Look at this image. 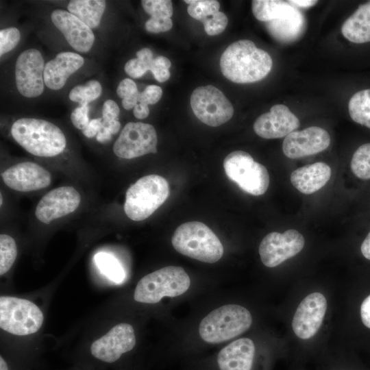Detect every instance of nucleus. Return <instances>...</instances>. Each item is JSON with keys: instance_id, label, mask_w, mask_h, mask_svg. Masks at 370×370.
<instances>
[{"instance_id": "1", "label": "nucleus", "mask_w": 370, "mask_h": 370, "mask_svg": "<svg viewBox=\"0 0 370 370\" xmlns=\"http://www.w3.org/2000/svg\"><path fill=\"white\" fill-rule=\"evenodd\" d=\"M273 61L269 54L249 40H237L224 51L220 59L223 75L238 84L252 83L264 78Z\"/></svg>"}, {"instance_id": "2", "label": "nucleus", "mask_w": 370, "mask_h": 370, "mask_svg": "<svg viewBox=\"0 0 370 370\" xmlns=\"http://www.w3.org/2000/svg\"><path fill=\"white\" fill-rule=\"evenodd\" d=\"M13 138L27 151L40 157L62 153L66 145L62 131L53 123L34 118H21L12 125Z\"/></svg>"}, {"instance_id": "3", "label": "nucleus", "mask_w": 370, "mask_h": 370, "mask_svg": "<svg viewBox=\"0 0 370 370\" xmlns=\"http://www.w3.org/2000/svg\"><path fill=\"white\" fill-rule=\"evenodd\" d=\"M172 245L180 254L207 263L219 261L223 247L217 235L204 223L190 221L180 225L171 238Z\"/></svg>"}, {"instance_id": "4", "label": "nucleus", "mask_w": 370, "mask_h": 370, "mask_svg": "<svg viewBox=\"0 0 370 370\" xmlns=\"http://www.w3.org/2000/svg\"><path fill=\"white\" fill-rule=\"evenodd\" d=\"M169 193V185L164 177L156 174L145 175L127 189L124 212L132 221L145 220L164 203Z\"/></svg>"}, {"instance_id": "5", "label": "nucleus", "mask_w": 370, "mask_h": 370, "mask_svg": "<svg viewBox=\"0 0 370 370\" xmlns=\"http://www.w3.org/2000/svg\"><path fill=\"white\" fill-rule=\"evenodd\" d=\"M252 323L250 312L242 306L229 304L210 312L199 327L201 338L206 343H221L247 330Z\"/></svg>"}, {"instance_id": "6", "label": "nucleus", "mask_w": 370, "mask_h": 370, "mask_svg": "<svg viewBox=\"0 0 370 370\" xmlns=\"http://www.w3.org/2000/svg\"><path fill=\"white\" fill-rule=\"evenodd\" d=\"M190 285V278L182 267L168 266L142 278L136 286L134 298L138 302L156 304L164 297L182 295Z\"/></svg>"}, {"instance_id": "7", "label": "nucleus", "mask_w": 370, "mask_h": 370, "mask_svg": "<svg viewBox=\"0 0 370 370\" xmlns=\"http://www.w3.org/2000/svg\"><path fill=\"white\" fill-rule=\"evenodd\" d=\"M226 175L245 192L254 196L263 195L269 185L267 168L255 162L244 151H234L223 160Z\"/></svg>"}, {"instance_id": "8", "label": "nucleus", "mask_w": 370, "mask_h": 370, "mask_svg": "<svg viewBox=\"0 0 370 370\" xmlns=\"http://www.w3.org/2000/svg\"><path fill=\"white\" fill-rule=\"evenodd\" d=\"M43 314L33 302L14 297H0V327L15 335L36 332L43 322Z\"/></svg>"}, {"instance_id": "9", "label": "nucleus", "mask_w": 370, "mask_h": 370, "mask_svg": "<svg viewBox=\"0 0 370 370\" xmlns=\"http://www.w3.org/2000/svg\"><path fill=\"white\" fill-rule=\"evenodd\" d=\"M190 103L194 114L209 126H219L228 121L234 114L230 101L219 89L212 85L195 88Z\"/></svg>"}, {"instance_id": "10", "label": "nucleus", "mask_w": 370, "mask_h": 370, "mask_svg": "<svg viewBox=\"0 0 370 370\" xmlns=\"http://www.w3.org/2000/svg\"><path fill=\"white\" fill-rule=\"evenodd\" d=\"M157 143L153 126L142 122H130L124 126L112 149L117 157L132 159L156 153Z\"/></svg>"}, {"instance_id": "11", "label": "nucleus", "mask_w": 370, "mask_h": 370, "mask_svg": "<svg viewBox=\"0 0 370 370\" xmlns=\"http://www.w3.org/2000/svg\"><path fill=\"white\" fill-rule=\"evenodd\" d=\"M305 240L297 230L290 229L284 233L267 234L259 246L262 262L267 267H275L289 259L304 248Z\"/></svg>"}, {"instance_id": "12", "label": "nucleus", "mask_w": 370, "mask_h": 370, "mask_svg": "<svg viewBox=\"0 0 370 370\" xmlns=\"http://www.w3.org/2000/svg\"><path fill=\"white\" fill-rule=\"evenodd\" d=\"M44 59L36 49L23 51L15 65V79L18 92L28 98L40 95L44 90Z\"/></svg>"}, {"instance_id": "13", "label": "nucleus", "mask_w": 370, "mask_h": 370, "mask_svg": "<svg viewBox=\"0 0 370 370\" xmlns=\"http://www.w3.org/2000/svg\"><path fill=\"white\" fill-rule=\"evenodd\" d=\"M136 345L133 327L126 323L114 326L90 346L91 355L105 363L117 362L125 354L130 352Z\"/></svg>"}, {"instance_id": "14", "label": "nucleus", "mask_w": 370, "mask_h": 370, "mask_svg": "<svg viewBox=\"0 0 370 370\" xmlns=\"http://www.w3.org/2000/svg\"><path fill=\"white\" fill-rule=\"evenodd\" d=\"M81 197L73 186L54 188L44 195L35 210V216L40 222L51 221L68 215L79 206Z\"/></svg>"}, {"instance_id": "15", "label": "nucleus", "mask_w": 370, "mask_h": 370, "mask_svg": "<svg viewBox=\"0 0 370 370\" xmlns=\"http://www.w3.org/2000/svg\"><path fill=\"white\" fill-rule=\"evenodd\" d=\"M327 310V301L320 293L307 295L299 304L294 314L292 328L301 339L312 337L320 328Z\"/></svg>"}, {"instance_id": "16", "label": "nucleus", "mask_w": 370, "mask_h": 370, "mask_svg": "<svg viewBox=\"0 0 370 370\" xmlns=\"http://www.w3.org/2000/svg\"><path fill=\"white\" fill-rule=\"evenodd\" d=\"M330 143L328 132L319 127L312 126L301 131H294L284 138V154L291 159L320 153Z\"/></svg>"}, {"instance_id": "17", "label": "nucleus", "mask_w": 370, "mask_h": 370, "mask_svg": "<svg viewBox=\"0 0 370 370\" xmlns=\"http://www.w3.org/2000/svg\"><path fill=\"white\" fill-rule=\"evenodd\" d=\"M5 184L20 192H30L45 188L51 181V173L39 164L32 162L16 164L1 173Z\"/></svg>"}, {"instance_id": "18", "label": "nucleus", "mask_w": 370, "mask_h": 370, "mask_svg": "<svg viewBox=\"0 0 370 370\" xmlns=\"http://www.w3.org/2000/svg\"><path fill=\"white\" fill-rule=\"evenodd\" d=\"M300 125L298 118L283 104L273 106L270 111L258 116L254 123V130L266 139L286 137Z\"/></svg>"}, {"instance_id": "19", "label": "nucleus", "mask_w": 370, "mask_h": 370, "mask_svg": "<svg viewBox=\"0 0 370 370\" xmlns=\"http://www.w3.org/2000/svg\"><path fill=\"white\" fill-rule=\"evenodd\" d=\"M51 18L75 50L81 53L90 50L95 41V35L91 28L80 19L61 9L53 10Z\"/></svg>"}, {"instance_id": "20", "label": "nucleus", "mask_w": 370, "mask_h": 370, "mask_svg": "<svg viewBox=\"0 0 370 370\" xmlns=\"http://www.w3.org/2000/svg\"><path fill=\"white\" fill-rule=\"evenodd\" d=\"M256 354L254 341L248 338L234 341L218 353V370H252Z\"/></svg>"}, {"instance_id": "21", "label": "nucleus", "mask_w": 370, "mask_h": 370, "mask_svg": "<svg viewBox=\"0 0 370 370\" xmlns=\"http://www.w3.org/2000/svg\"><path fill=\"white\" fill-rule=\"evenodd\" d=\"M84 60L79 54L65 51L59 53L55 58L45 64V85L54 90L61 89L68 78L84 64Z\"/></svg>"}, {"instance_id": "22", "label": "nucleus", "mask_w": 370, "mask_h": 370, "mask_svg": "<svg viewBox=\"0 0 370 370\" xmlns=\"http://www.w3.org/2000/svg\"><path fill=\"white\" fill-rule=\"evenodd\" d=\"M269 34L277 41L288 44L299 40L306 31V20L298 8L293 5L282 18L265 23Z\"/></svg>"}, {"instance_id": "23", "label": "nucleus", "mask_w": 370, "mask_h": 370, "mask_svg": "<svg viewBox=\"0 0 370 370\" xmlns=\"http://www.w3.org/2000/svg\"><path fill=\"white\" fill-rule=\"evenodd\" d=\"M331 173L330 166L318 162L295 169L292 172L290 180L299 192L310 195L323 187L329 181Z\"/></svg>"}, {"instance_id": "24", "label": "nucleus", "mask_w": 370, "mask_h": 370, "mask_svg": "<svg viewBox=\"0 0 370 370\" xmlns=\"http://www.w3.org/2000/svg\"><path fill=\"white\" fill-rule=\"evenodd\" d=\"M343 36L354 43L370 42V1L360 4L343 23Z\"/></svg>"}, {"instance_id": "25", "label": "nucleus", "mask_w": 370, "mask_h": 370, "mask_svg": "<svg viewBox=\"0 0 370 370\" xmlns=\"http://www.w3.org/2000/svg\"><path fill=\"white\" fill-rule=\"evenodd\" d=\"M106 6L103 0H72L67 9L89 27L95 28L100 23Z\"/></svg>"}, {"instance_id": "26", "label": "nucleus", "mask_w": 370, "mask_h": 370, "mask_svg": "<svg viewBox=\"0 0 370 370\" xmlns=\"http://www.w3.org/2000/svg\"><path fill=\"white\" fill-rule=\"evenodd\" d=\"M288 1L279 0H254L251 1L252 12L256 19L269 22L282 18L293 8Z\"/></svg>"}, {"instance_id": "27", "label": "nucleus", "mask_w": 370, "mask_h": 370, "mask_svg": "<svg viewBox=\"0 0 370 370\" xmlns=\"http://www.w3.org/2000/svg\"><path fill=\"white\" fill-rule=\"evenodd\" d=\"M348 109L354 122L370 129V89L356 92L349 101Z\"/></svg>"}, {"instance_id": "28", "label": "nucleus", "mask_w": 370, "mask_h": 370, "mask_svg": "<svg viewBox=\"0 0 370 370\" xmlns=\"http://www.w3.org/2000/svg\"><path fill=\"white\" fill-rule=\"evenodd\" d=\"M95 261L100 271L110 280L117 284L123 282L125 272L114 256L106 252H99L95 256Z\"/></svg>"}, {"instance_id": "29", "label": "nucleus", "mask_w": 370, "mask_h": 370, "mask_svg": "<svg viewBox=\"0 0 370 370\" xmlns=\"http://www.w3.org/2000/svg\"><path fill=\"white\" fill-rule=\"evenodd\" d=\"M101 93V84L96 80H90L83 85L74 86L71 90L69 97L71 101L84 106L97 99Z\"/></svg>"}, {"instance_id": "30", "label": "nucleus", "mask_w": 370, "mask_h": 370, "mask_svg": "<svg viewBox=\"0 0 370 370\" xmlns=\"http://www.w3.org/2000/svg\"><path fill=\"white\" fill-rule=\"evenodd\" d=\"M136 58L128 60L124 66L125 73L132 78L142 77L150 68L153 60V53L149 48H143L136 53Z\"/></svg>"}, {"instance_id": "31", "label": "nucleus", "mask_w": 370, "mask_h": 370, "mask_svg": "<svg viewBox=\"0 0 370 370\" xmlns=\"http://www.w3.org/2000/svg\"><path fill=\"white\" fill-rule=\"evenodd\" d=\"M351 169L357 177L362 180L370 179V143L360 145L354 153Z\"/></svg>"}, {"instance_id": "32", "label": "nucleus", "mask_w": 370, "mask_h": 370, "mask_svg": "<svg viewBox=\"0 0 370 370\" xmlns=\"http://www.w3.org/2000/svg\"><path fill=\"white\" fill-rule=\"evenodd\" d=\"M17 256V247L10 235H0V275L8 272L13 265Z\"/></svg>"}, {"instance_id": "33", "label": "nucleus", "mask_w": 370, "mask_h": 370, "mask_svg": "<svg viewBox=\"0 0 370 370\" xmlns=\"http://www.w3.org/2000/svg\"><path fill=\"white\" fill-rule=\"evenodd\" d=\"M189 4L188 14L201 22L219 12L220 4L215 0H185Z\"/></svg>"}, {"instance_id": "34", "label": "nucleus", "mask_w": 370, "mask_h": 370, "mask_svg": "<svg viewBox=\"0 0 370 370\" xmlns=\"http://www.w3.org/2000/svg\"><path fill=\"white\" fill-rule=\"evenodd\" d=\"M139 93L136 83L129 78L123 79L116 88V94L123 99L122 106L127 110L138 104Z\"/></svg>"}, {"instance_id": "35", "label": "nucleus", "mask_w": 370, "mask_h": 370, "mask_svg": "<svg viewBox=\"0 0 370 370\" xmlns=\"http://www.w3.org/2000/svg\"><path fill=\"white\" fill-rule=\"evenodd\" d=\"M141 4L152 18H169L173 15V5L170 0H143Z\"/></svg>"}, {"instance_id": "36", "label": "nucleus", "mask_w": 370, "mask_h": 370, "mask_svg": "<svg viewBox=\"0 0 370 370\" xmlns=\"http://www.w3.org/2000/svg\"><path fill=\"white\" fill-rule=\"evenodd\" d=\"M21 34L16 27H8L0 31V56L12 50L19 42Z\"/></svg>"}, {"instance_id": "37", "label": "nucleus", "mask_w": 370, "mask_h": 370, "mask_svg": "<svg viewBox=\"0 0 370 370\" xmlns=\"http://www.w3.org/2000/svg\"><path fill=\"white\" fill-rule=\"evenodd\" d=\"M201 23L208 35L215 36L223 32L227 25L228 19L223 12L219 11Z\"/></svg>"}, {"instance_id": "38", "label": "nucleus", "mask_w": 370, "mask_h": 370, "mask_svg": "<svg viewBox=\"0 0 370 370\" xmlns=\"http://www.w3.org/2000/svg\"><path fill=\"white\" fill-rule=\"evenodd\" d=\"M171 66V62L167 58L160 56L153 59L150 71L158 82H164L170 77L169 69Z\"/></svg>"}, {"instance_id": "39", "label": "nucleus", "mask_w": 370, "mask_h": 370, "mask_svg": "<svg viewBox=\"0 0 370 370\" xmlns=\"http://www.w3.org/2000/svg\"><path fill=\"white\" fill-rule=\"evenodd\" d=\"M162 95V88L156 85L147 86L139 93L138 103L145 106L156 103Z\"/></svg>"}, {"instance_id": "40", "label": "nucleus", "mask_w": 370, "mask_h": 370, "mask_svg": "<svg viewBox=\"0 0 370 370\" xmlns=\"http://www.w3.org/2000/svg\"><path fill=\"white\" fill-rule=\"evenodd\" d=\"M88 105L80 106L76 108L71 114V120L73 125L77 129L84 130L88 123Z\"/></svg>"}, {"instance_id": "41", "label": "nucleus", "mask_w": 370, "mask_h": 370, "mask_svg": "<svg viewBox=\"0 0 370 370\" xmlns=\"http://www.w3.org/2000/svg\"><path fill=\"white\" fill-rule=\"evenodd\" d=\"M173 22L169 18H157L151 17L145 23V27L147 32L151 33L164 32L170 30Z\"/></svg>"}, {"instance_id": "42", "label": "nucleus", "mask_w": 370, "mask_h": 370, "mask_svg": "<svg viewBox=\"0 0 370 370\" xmlns=\"http://www.w3.org/2000/svg\"><path fill=\"white\" fill-rule=\"evenodd\" d=\"M119 108L117 103L112 100H106L102 108V124L106 127L112 121L118 120L119 115Z\"/></svg>"}, {"instance_id": "43", "label": "nucleus", "mask_w": 370, "mask_h": 370, "mask_svg": "<svg viewBox=\"0 0 370 370\" xmlns=\"http://www.w3.org/2000/svg\"><path fill=\"white\" fill-rule=\"evenodd\" d=\"M103 127L102 118L92 119L87 127L82 130L83 134L87 138H93Z\"/></svg>"}, {"instance_id": "44", "label": "nucleus", "mask_w": 370, "mask_h": 370, "mask_svg": "<svg viewBox=\"0 0 370 370\" xmlns=\"http://www.w3.org/2000/svg\"><path fill=\"white\" fill-rule=\"evenodd\" d=\"M360 315L363 324L370 328V295L364 299L361 304Z\"/></svg>"}, {"instance_id": "45", "label": "nucleus", "mask_w": 370, "mask_h": 370, "mask_svg": "<svg viewBox=\"0 0 370 370\" xmlns=\"http://www.w3.org/2000/svg\"><path fill=\"white\" fill-rule=\"evenodd\" d=\"M134 115L136 118L139 119H143L148 116L149 114V108L148 106H145L141 103H138L134 108Z\"/></svg>"}, {"instance_id": "46", "label": "nucleus", "mask_w": 370, "mask_h": 370, "mask_svg": "<svg viewBox=\"0 0 370 370\" xmlns=\"http://www.w3.org/2000/svg\"><path fill=\"white\" fill-rule=\"evenodd\" d=\"M112 134L110 130L106 127L103 126V127L99 130L98 134L96 136V139L98 142L101 143H106L110 141L112 138Z\"/></svg>"}, {"instance_id": "47", "label": "nucleus", "mask_w": 370, "mask_h": 370, "mask_svg": "<svg viewBox=\"0 0 370 370\" xmlns=\"http://www.w3.org/2000/svg\"><path fill=\"white\" fill-rule=\"evenodd\" d=\"M290 3L296 6L297 8H308L313 6L317 3V1L313 0H291L288 1Z\"/></svg>"}, {"instance_id": "48", "label": "nucleus", "mask_w": 370, "mask_h": 370, "mask_svg": "<svg viewBox=\"0 0 370 370\" xmlns=\"http://www.w3.org/2000/svg\"><path fill=\"white\" fill-rule=\"evenodd\" d=\"M360 249L364 257L370 260V232L362 242Z\"/></svg>"}, {"instance_id": "49", "label": "nucleus", "mask_w": 370, "mask_h": 370, "mask_svg": "<svg viewBox=\"0 0 370 370\" xmlns=\"http://www.w3.org/2000/svg\"><path fill=\"white\" fill-rule=\"evenodd\" d=\"M106 127L110 130L112 134H116L121 128V123L118 120H114L109 123Z\"/></svg>"}, {"instance_id": "50", "label": "nucleus", "mask_w": 370, "mask_h": 370, "mask_svg": "<svg viewBox=\"0 0 370 370\" xmlns=\"http://www.w3.org/2000/svg\"><path fill=\"white\" fill-rule=\"evenodd\" d=\"M0 370H9L8 365L2 356H0Z\"/></svg>"}, {"instance_id": "51", "label": "nucleus", "mask_w": 370, "mask_h": 370, "mask_svg": "<svg viewBox=\"0 0 370 370\" xmlns=\"http://www.w3.org/2000/svg\"><path fill=\"white\" fill-rule=\"evenodd\" d=\"M0 197H1V201H0V203H1V205H2V201H2V195H1V196H0Z\"/></svg>"}]
</instances>
